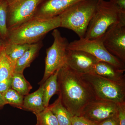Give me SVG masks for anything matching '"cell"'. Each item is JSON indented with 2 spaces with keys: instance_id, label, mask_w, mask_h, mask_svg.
Segmentation results:
<instances>
[{
  "instance_id": "obj_1",
  "label": "cell",
  "mask_w": 125,
  "mask_h": 125,
  "mask_svg": "<svg viewBox=\"0 0 125 125\" xmlns=\"http://www.w3.org/2000/svg\"><path fill=\"white\" fill-rule=\"evenodd\" d=\"M57 82L62 105L72 116H81L85 107L96 99L80 75L66 65L59 70Z\"/></svg>"
},
{
  "instance_id": "obj_9",
  "label": "cell",
  "mask_w": 125,
  "mask_h": 125,
  "mask_svg": "<svg viewBox=\"0 0 125 125\" xmlns=\"http://www.w3.org/2000/svg\"><path fill=\"white\" fill-rule=\"evenodd\" d=\"M106 49L115 57L125 63V24L112 25L103 36Z\"/></svg>"
},
{
  "instance_id": "obj_4",
  "label": "cell",
  "mask_w": 125,
  "mask_h": 125,
  "mask_svg": "<svg viewBox=\"0 0 125 125\" xmlns=\"http://www.w3.org/2000/svg\"><path fill=\"white\" fill-rule=\"evenodd\" d=\"M119 23L125 24V14L122 13L110 1L98 0L84 38L94 39L101 37L110 27Z\"/></svg>"
},
{
  "instance_id": "obj_15",
  "label": "cell",
  "mask_w": 125,
  "mask_h": 125,
  "mask_svg": "<svg viewBox=\"0 0 125 125\" xmlns=\"http://www.w3.org/2000/svg\"><path fill=\"white\" fill-rule=\"evenodd\" d=\"M42 46V42H39L31 44L30 47L16 61L15 65L14 72L23 73L26 68L29 67Z\"/></svg>"
},
{
  "instance_id": "obj_12",
  "label": "cell",
  "mask_w": 125,
  "mask_h": 125,
  "mask_svg": "<svg viewBox=\"0 0 125 125\" xmlns=\"http://www.w3.org/2000/svg\"><path fill=\"white\" fill-rule=\"evenodd\" d=\"M83 0H42L37 8L34 17L50 19L62 14L70 7Z\"/></svg>"
},
{
  "instance_id": "obj_23",
  "label": "cell",
  "mask_w": 125,
  "mask_h": 125,
  "mask_svg": "<svg viewBox=\"0 0 125 125\" xmlns=\"http://www.w3.org/2000/svg\"><path fill=\"white\" fill-rule=\"evenodd\" d=\"M35 115L37 118V125H59L55 116L48 107Z\"/></svg>"
},
{
  "instance_id": "obj_3",
  "label": "cell",
  "mask_w": 125,
  "mask_h": 125,
  "mask_svg": "<svg viewBox=\"0 0 125 125\" xmlns=\"http://www.w3.org/2000/svg\"><path fill=\"white\" fill-rule=\"evenodd\" d=\"M98 0H83L59 15L60 27L71 30L80 38H84L90 21L96 11Z\"/></svg>"
},
{
  "instance_id": "obj_20",
  "label": "cell",
  "mask_w": 125,
  "mask_h": 125,
  "mask_svg": "<svg viewBox=\"0 0 125 125\" xmlns=\"http://www.w3.org/2000/svg\"><path fill=\"white\" fill-rule=\"evenodd\" d=\"M15 66L5 54L0 53V81L11 78L14 73Z\"/></svg>"
},
{
  "instance_id": "obj_25",
  "label": "cell",
  "mask_w": 125,
  "mask_h": 125,
  "mask_svg": "<svg viewBox=\"0 0 125 125\" xmlns=\"http://www.w3.org/2000/svg\"><path fill=\"white\" fill-rule=\"evenodd\" d=\"M117 118L120 125H125V102L118 104Z\"/></svg>"
},
{
  "instance_id": "obj_21",
  "label": "cell",
  "mask_w": 125,
  "mask_h": 125,
  "mask_svg": "<svg viewBox=\"0 0 125 125\" xmlns=\"http://www.w3.org/2000/svg\"><path fill=\"white\" fill-rule=\"evenodd\" d=\"M8 7L7 0H0V37L6 42L9 34L7 24Z\"/></svg>"
},
{
  "instance_id": "obj_30",
  "label": "cell",
  "mask_w": 125,
  "mask_h": 125,
  "mask_svg": "<svg viewBox=\"0 0 125 125\" xmlns=\"http://www.w3.org/2000/svg\"><path fill=\"white\" fill-rule=\"evenodd\" d=\"M6 104L4 99L3 94L1 93H0V107H1Z\"/></svg>"
},
{
  "instance_id": "obj_22",
  "label": "cell",
  "mask_w": 125,
  "mask_h": 125,
  "mask_svg": "<svg viewBox=\"0 0 125 125\" xmlns=\"http://www.w3.org/2000/svg\"><path fill=\"white\" fill-rule=\"evenodd\" d=\"M6 104H10L16 107L22 109L24 97L12 88L2 94Z\"/></svg>"
},
{
  "instance_id": "obj_7",
  "label": "cell",
  "mask_w": 125,
  "mask_h": 125,
  "mask_svg": "<svg viewBox=\"0 0 125 125\" xmlns=\"http://www.w3.org/2000/svg\"><path fill=\"white\" fill-rule=\"evenodd\" d=\"M67 50L82 51L91 54L99 60L125 69V64L112 55L104 45L103 37L94 39L84 38L69 43Z\"/></svg>"
},
{
  "instance_id": "obj_28",
  "label": "cell",
  "mask_w": 125,
  "mask_h": 125,
  "mask_svg": "<svg viewBox=\"0 0 125 125\" xmlns=\"http://www.w3.org/2000/svg\"><path fill=\"white\" fill-rule=\"evenodd\" d=\"M97 125H120L117 116L107 118L97 123Z\"/></svg>"
},
{
  "instance_id": "obj_13",
  "label": "cell",
  "mask_w": 125,
  "mask_h": 125,
  "mask_svg": "<svg viewBox=\"0 0 125 125\" xmlns=\"http://www.w3.org/2000/svg\"><path fill=\"white\" fill-rule=\"evenodd\" d=\"M125 69L115 67L108 62L99 61L94 68V74L109 80L117 82H125Z\"/></svg>"
},
{
  "instance_id": "obj_32",
  "label": "cell",
  "mask_w": 125,
  "mask_h": 125,
  "mask_svg": "<svg viewBox=\"0 0 125 125\" xmlns=\"http://www.w3.org/2000/svg\"></svg>"
},
{
  "instance_id": "obj_8",
  "label": "cell",
  "mask_w": 125,
  "mask_h": 125,
  "mask_svg": "<svg viewBox=\"0 0 125 125\" xmlns=\"http://www.w3.org/2000/svg\"><path fill=\"white\" fill-rule=\"evenodd\" d=\"M42 0H21L9 5L7 18L8 30L12 29L33 18Z\"/></svg>"
},
{
  "instance_id": "obj_16",
  "label": "cell",
  "mask_w": 125,
  "mask_h": 125,
  "mask_svg": "<svg viewBox=\"0 0 125 125\" xmlns=\"http://www.w3.org/2000/svg\"><path fill=\"white\" fill-rule=\"evenodd\" d=\"M48 107L55 116L59 125H71V118L72 116L62 105L60 96Z\"/></svg>"
},
{
  "instance_id": "obj_27",
  "label": "cell",
  "mask_w": 125,
  "mask_h": 125,
  "mask_svg": "<svg viewBox=\"0 0 125 125\" xmlns=\"http://www.w3.org/2000/svg\"><path fill=\"white\" fill-rule=\"evenodd\" d=\"M122 13L125 14V0H110Z\"/></svg>"
},
{
  "instance_id": "obj_2",
  "label": "cell",
  "mask_w": 125,
  "mask_h": 125,
  "mask_svg": "<svg viewBox=\"0 0 125 125\" xmlns=\"http://www.w3.org/2000/svg\"><path fill=\"white\" fill-rule=\"evenodd\" d=\"M59 16L50 19L33 17L9 30L7 42L32 44L39 42L50 31L60 27Z\"/></svg>"
},
{
  "instance_id": "obj_24",
  "label": "cell",
  "mask_w": 125,
  "mask_h": 125,
  "mask_svg": "<svg viewBox=\"0 0 125 125\" xmlns=\"http://www.w3.org/2000/svg\"><path fill=\"white\" fill-rule=\"evenodd\" d=\"M71 125H97V123L88 120L83 116H72Z\"/></svg>"
},
{
  "instance_id": "obj_19",
  "label": "cell",
  "mask_w": 125,
  "mask_h": 125,
  "mask_svg": "<svg viewBox=\"0 0 125 125\" xmlns=\"http://www.w3.org/2000/svg\"><path fill=\"white\" fill-rule=\"evenodd\" d=\"M11 88L24 96L29 94L32 86L25 78L23 73L14 72L11 78Z\"/></svg>"
},
{
  "instance_id": "obj_11",
  "label": "cell",
  "mask_w": 125,
  "mask_h": 125,
  "mask_svg": "<svg viewBox=\"0 0 125 125\" xmlns=\"http://www.w3.org/2000/svg\"><path fill=\"white\" fill-rule=\"evenodd\" d=\"M99 61L85 52L67 50L66 65L80 75L93 74L94 66Z\"/></svg>"
},
{
  "instance_id": "obj_31",
  "label": "cell",
  "mask_w": 125,
  "mask_h": 125,
  "mask_svg": "<svg viewBox=\"0 0 125 125\" xmlns=\"http://www.w3.org/2000/svg\"><path fill=\"white\" fill-rule=\"evenodd\" d=\"M20 0H7V2L9 5H10Z\"/></svg>"
},
{
  "instance_id": "obj_14",
  "label": "cell",
  "mask_w": 125,
  "mask_h": 125,
  "mask_svg": "<svg viewBox=\"0 0 125 125\" xmlns=\"http://www.w3.org/2000/svg\"><path fill=\"white\" fill-rule=\"evenodd\" d=\"M37 90L29 94L24 98L22 109L32 112L34 114L39 113L45 109L43 103V83L40 84Z\"/></svg>"
},
{
  "instance_id": "obj_6",
  "label": "cell",
  "mask_w": 125,
  "mask_h": 125,
  "mask_svg": "<svg viewBox=\"0 0 125 125\" xmlns=\"http://www.w3.org/2000/svg\"><path fill=\"white\" fill-rule=\"evenodd\" d=\"M52 35L54 42L47 49L45 72L40 84L43 83L49 76L66 64L67 48L69 44L68 40L62 37L60 31L56 29L53 30Z\"/></svg>"
},
{
  "instance_id": "obj_18",
  "label": "cell",
  "mask_w": 125,
  "mask_h": 125,
  "mask_svg": "<svg viewBox=\"0 0 125 125\" xmlns=\"http://www.w3.org/2000/svg\"><path fill=\"white\" fill-rule=\"evenodd\" d=\"M31 44H18L6 42L4 52L14 65L31 46Z\"/></svg>"
},
{
  "instance_id": "obj_29",
  "label": "cell",
  "mask_w": 125,
  "mask_h": 125,
  "mask_svg": "<svg viewBox=\"0 0 125 125\" xmlns=\"http://www.w3.org/2000/svg\"><path fill=\"white\" fill-rule=\"evenodd\" d=\"M6 42L0 37V52L4 51Z\"/></svg>"
},
{
  "instance_id": "obj_34",
  "label": "cell",
  "mask_w": 125,
  "mask_h": 125,
  "mask_svg": "<svg viewBox=\"0 0 125 125\" xmlns=\"http://www.w3.org/2000/svg\"></svg>"
},
{
  "instance_id": "obj_10",
  "label": "cell",
  "mask_w": 125,
  "mask_h": 125,
  "mask_svg": "<svg viewBox=\"0 0 125 125\" xmlns=\"http://www.w3.org/2000/svg\"><path fill=\"white\" fill-rule=\"evenodd\" d=\"M118 104L111 101L96 99L83 110L81 116L96 123L117 116Z\"/></svg>"
},
{
  "instance_id": "obj_33",
  "label": "cell",
  "mask_w": 125,
  "mask_h": 125,
  "mask_svg": "<svg viewBox=\"0 0 125 125\" xmlns=\"http://www.w3.org/2000/svg\"></svg>"
},
{
  "instance_id": "obj_17",
  "label": "cell",
  "mask_w": 125,
  "mask_h": 125,
  "mask_svg": "<svg viewBox=\"0 0 125 125\" xmlns=\"http://www.w3.org/2000/svg\"><path fill=\"white\" fill-rule=\"evenodd\" d=\"M59 70L49 76L43 83V103L46 108L49 106V101L52 96L58 94L59 92L57 76Z\"/></svg>"
},
{
  "instance_id": "obj_26",
  "label": "cell",
  "mask_w": 125,
  "mask_h": 125,
  "mask_svg": "<svg viewBox=\"0 0 125 125\" xmlns=\"http://www.w3.org/2000/svg\"><path fill=\"white\" fill-rule=\"evenodd\" d=\"M11 88V78L0 81V93L3 94Z\"/></svg>"
},
{
  "instance_id": "obj_5",
  "label": "cell",
  "mask_w": 125,
  "mask_h": 125,
  "mask_svg": "<svg viewBox=\"0 0 125 125\" xmlns=\"http://www.w3.org/2000/svg\"><path fill=\"white\" fill-rule=\"evenodd\" d=\"M80 75L96 99L117 104L125 102V82L112 81L94 74Z\"/></svg>"
}]
</instances>
